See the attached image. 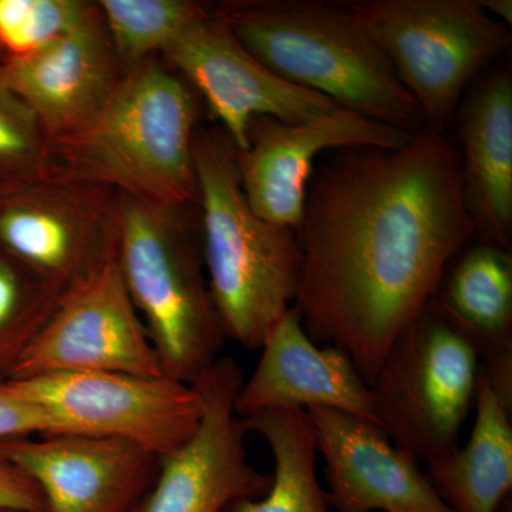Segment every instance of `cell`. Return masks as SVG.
Segmentation results:
<instances>
[{
  "mask_svg": "<svg viewBox=\"0 0 512 512\" xmlns=\"http://www.w3.org/2000/svg\"><path fill=\"white\" fill-rule=\"evenodd\" d=\"M163 53L204 97L237 150L248 147V127L255 117L298 124L339 107L328 97L293 86L271 72L210 8Z\"/></svg>",
  "mask_w": 512,
  "mask_h": 512,
  "instance_id": "cell-12",
  "label": "cell"
},
{
  "mask_svg": "<svg viewBox=\"0 0 512 512\" xmlns=\"http://www.w3.org/2000/svg\"><path fill=\"white\" fill-rule=\"evenodd\" d=\"M245 377L237 360L218 357L192 386L200 393V426L180 448L158 458L153 484L130 512H224L241 498L268 493L272 474L248 460L249 433L235 403Z\"/></svg>",
  "mask_w": 512,
  "mask_h": 512,
  "instance_id": "cell-9",
  "label": "cell"
},
{
  "mask_svg": "<svg viewBox=\"0 0 512 512\" xmlns=\"http://www.w3.org/2000/svg\"><path fill=\"white\" fill-rule=\"evenodd\" d=\"M244 421L249 433L259 434L271 448L272 484L264 497L241 498L224 512H328L316 470L318 448L305 410H264Z\"/></svg>",
  "mask_w": 512,
  "mask_h": 512,
  "instance_id": "cell-21",
  "label": "cell"
},
{
  "mask_svg": "<svg viewBox=\"0 0 512 512\" xmlns=\"http://www.w3.org/2000/svg\"><path fill=\"white\" fill-rule=\"evenodd\" d=\"M0 512H18V511L0 510Z\"/></svg>",
  "mask_w": 512,
  "mask_h": 512,
  "instance_id": "cell-30",
  "label": "cell"
},
{
  "mask_svg": "<svg viewBox=\"0 0 512 512\" xmlns=\"http://www.w3.org/2000/svg\"><path fill=\"white\" fill-rule=\"evenodd\" d=\"M97 5L76 28L32 55L10 59L0 84L28 104L50 140L92 119L121 79Z\"/></svg>",
  "mask_w": 512,
  "mask_h": 512,
  "instance_id": "cell-17",
  "label": "cell"
},
{
  "mask_svg": "<svg viewBox=\"0 0 512 512\" xmlns=\"http://www.w3.org/2000/svg\"><path fill=\"white\" fill-rule=\"evenodd\" d=\"M92 8L82 0H0V45L12 59L32 55L76 28Z\"/></svg>",
  "mask_w": 512,
  "mask_h": 512,
  "instance_id": "cell-24",
  "label": "cell"
},
{
  "mask_svg": "<svg viewBox=\"0 0 512 512\" xmlns=\"http://www.w3.org/2000/svg\"><path fill=\"white\" fill-rule=\"evenodd\" d=\"M454 120L464 195L477 234L481 242L511 251V70L501 67L470 87Z\"/></svg>",
  "mask_w": 512,
  "mask_h": 512,
  "instance_id": "cell-18",
  "label": "cell"
},
{
  "mask_svg": "<svg viewBox=\"0 0 512 512\" xmlns=\"http://www.w3.org/2000/svg\"><path fill=\"white\" fill-rule=\"evenodd\" d=\"M501 512H511L510 503H508V507H507V503H505L503 510H501Z\"/></svg>",
  "mask_w": 512,
  "mask_h": 512,
  "instance_id": "cell-29",
  "label": "cell"
},
{
  "mask_svg": "<svg viewBox=\"0 0 512 512\" xmlns=\"http://www.w3.org/2000/svg\"><path fill=\"white\" fill-rule=\"evenodd\" d=\"M53 434H63L55 417L0 377V441Z\"/></svg>",
  "mask_w": 512,
  "mask_h": 512,
  "instance_id": "cell-26",
  "label": "cell"
},
{
  "mask_svg": "<svg viewBox=\"0 0 512 512\" xmlns=\"http://www.w3.org/2000/svg\"><path fill=\"white\" fill-rule=\"evenodd\" d=\"M77 372L164 375L114 258L64 295L8 379Z\"/></svg>",
  "mask_w": 512,
  "mask_h": 512,
  "instance_id": "cell-11",
  "label": "cell"
},
{
  "mask_svg": "<svg viewBox=\"0 0 512 512\" xmlns=\"http://www.w3.org/2000/svg\"><path fill=\"white\" fill-rule=\"evenodd\" d=\"M464 446L427 461L429 480L454 512H501L512 490V399L480 377Z\"/></svg>",
  "mask_w": 512,
  "mask_h": 512,
  "instance_id": "cell-20",
  "label": "cell"
},
{
  "mask_svg": "<svg viewBox=\"0 0 512 512\" xmlns=\"http://www.w3.org/2000/svg\"><path fill=\"white\" fill-rule=\"evenodd\" d=\"M261 352L235 403L242 419L272 409H329L379 426L372 390L353 360L336 346L313 342L293 306Z\"/></svg>",
  "mask_w": 512,
  "mask_h": 512,
  "instance_id": "cell-16",
  "label": "cell"
},
{
  "mask_svg": "<svg viewBox=\"0 0 512 512\" xmlns=\"http://www.w3.org/2000/svg\"><path fill=\"white\" fill-rule=\"evenodd\" d=\"M212 10L285 82L412 134L424 127L419 106L360 25L352 2L235 0Z\"/></svg>",
  "mask_w": 512,
  "mask_h": 512,
  "instance_id": "cell-3",
  "label": "cell"
},
{
  "mask_svg": "<svg viewBox=\"0 0 512 512\" xmlns=\"http://www.w3.org/2000/svg\"><path fill=\"white\" fill-rule=\"evenodd\" d=\"M481 356L436 302L397 336L369 383L379 426L419 463L453 453L476 404Z\"/></svg>",
  "mask_w": 512,
  "mask_h": 512,
  "instance_id": "cell-7",
  "label": "cell"
},
{
  "mask_svg": "<svg viewBox=\"0 0 512 512\" xmlns=\"http://www.w3.org/2000/svg\"><path fill=\"white\" fill-rule=\"evenodd\" d=\"M0 167L25 184L56 177L49 137L25 101L0 84Z\"/></svg>",
  "mask_w": 512,
  "mask_h": 512,
  "instance_id": "cell-25",
  "label": "cell"
},
{
  "mask_svg": "<svg viewBox=\"0 0 512 512\" xmlns=\"http://www.w3.org/2000/svg\"><path fill=\"white\" fill-rule=\"evenodd\" d=\"M413 134L342 107L298 124L255 117L248 127V147H234V158L252 211L296 231L316 157L345 148H400Z\"/></svg>",
  "mask_w": 512,
  "mask_h": 512,
  "instance_id": "cell-13",
  "label": "cell"
},
{
  "mask_svg": "<svg viewBox=\"0 0 512 512\" xmlns=\"http://www.w3.org/2000/svg\"><path fill=\"white\" fill-rule=\"evenodd\" d=\"M67 292L49 284L9 254H0V377L28 349Z\"/></svg>",
  "mask_w": 512,
  "mask_h": 512,
  "instance_id": "cell-23",
  "label": "cell"
},
{
  "mask_svg": "<svg viewBox=\"0 0 512 512\" xmlns=\"http://www.w3.org/2000/svg\"><path fill=\"white\" fill-rule=\"evenodd\" d=\"M96 5L124 72L164 52L208 9L188 0H101Z\"/></svg>",
  "mask_w": 512,
  "mask_h": 512,
  "instance_id": "cell-22",
  "label": "cell"
},
{
  "mask_svg": "<svg viewBox=\"0 0 512 512\" xmlns=\"http://www.w3.org/2000/svg\"><path fill=\"white\" fill-rule=\"evenodd\" d=\"M6 380L52 414L63 434L130 441L158 458L187 443L202 417L197 389L165 375L77 372Z\"/></svg>",
  "mask_w": 512,
  "mask_h": 512,
  "instance_id": "cell-8",
  "label": "cell"
},
{
  "mask_svg": "<svg viewBox=\"0 0 512 512\" xmlns=\"http://www.w3.org/2000/svg\"><path fill=\"white\" fill-rule=\"evenodd\" d=\"M0 510L47 512L45 497L35 481L0 458Z\"/></svg>",
  "mask_w": 512,
  "mask_h": 512,
  "instance_id": "cell-27",
  "label": "cell"
},
{
  "mask_svg": "<svg viewBox=\"0 0 512 512\" xmlns=\"http://www.w3.org/2000/svg\"><path fill=\"white\" fill-rule=\"evenodd\" d=\"M352 8L424 126L436 130L447 131L478 74L511 50V29L477 0H359Z\"/></svg>",
  "mask_w": 512,
  "mask_h": 512,
  "instance_id": "cell-6",
  "label": "cell"
},
{
  "mask_svg": "<svg viewBox=\"0 0 512 512\" xmlns=\"http://www.w3.org/2000/svg\"><path fill=\"white\" fill-rule=\"evenodd\" d=\"M198 111L180 77L144 60L123 73L92 119L49 141L56 175L160 207L188 208L198 201Z\"/></svg>",
  "mask_w": 512,
  "mask_h": 512,
  "instance_id": "cell-2",
  "label": "cell"
},
{
  "mask_svg": "<svg viewBox=\"0 0 512 512\" xmlns=\"http://www.w3.org/2000/svg\"><path fill=\"white\" fill-rule=\"evenodd\" d=\"M120 192L49 177L0 205V247L69 292L116 254Z\"/></svg>",
  "mask_w": 512,
  "mask_h": 512,
  "instance_id": "cell-10",
  "label": "cell"
},
{
  "mask_svg": "<svg viewBox=\"0 0 512 512\" xmlns=\"http://www.w3.org/2000/svg\"><path fill=\"white\" fill-rule=\"evenodd\" d=\"M474 235L447 131L424 126L400 148L333 151L313 171L296 228L293 308L313 342L343 350L370 383Z\"/></svg>",
  "mask_w": 512,
  "mask_h": 512,
  "instance_id": "cell-1",
  "label": "cell"
},
{
  "mask_svg": "<svg viewBox=\"0 0 512 512\" xmlns=\"http://www.w3.org/2000/svg\"><path fill=\"white\" fill-rule=\"evenodd\" d=\"M481 6L494 19L500 20L508 28H511L512 23V2L511 0H481Z\"/></svg>",
  "mask_w": 512,
  "mask_h": 512,
  "instance_id": "cell-28",
  "label": "cell"
},
{
  "mask_svg": "<svg viewBox=\"0 0 512 512\" xmlns=\"http://www.w3.org/2000/svg\"><path fill=\"white\" fill-rule=\"evenodd\" d=\"M326 463V501L338 512H454L416 458L382 427L352 414L305 410Z\"/></svg>",
  "mask_w": 512,
  "mask_h": 512,
  "instance_id": "cell-15",
  "label": "cell"
},
{
  "mask_svg": "<svg viewBox=\"0 0 512 512\" xmlns=\"http://www.w3.org/2000/svg\"><path fill=\"white\" fill-rule=\"evenodd\" d=\"M187 211L120 194L114 259L164 375L192 386L225 336Z\"/></svg>",
  "mask_w": 512,
  "mask_h": 512,
  "instance_id": "cell-5",
  "label": "cell"
},
{
  "mask_svg": "<svg viewBox=\"0 0 512 512\" xmlns=\"http://www.w3.org/2000/svg\"><path fill=\"white\" fill-rule=\"evenodd\" d=\"M434 302L473 340L481 373L512 397L511 251L481 242L446 271Z\"/></svg>",
  "mask_w": 512,
  "mask_h": 512,
  "instance_id": "cell-19",
  "label": "cell"
},
{
  "mask_svg": "<svg viewBox=\"0 0 512 512\" xmlns=\"http://www.w3.org/2000/svg\"><path fill=\"white\" fill-rule=\"evenodd\" d=\"M194 165L202 259L222 332L245 349H261L298 293L296 231L262 220L249 207L224 130H197Z\"/></svg>",
  "mask_w": 512,
  "mask_h": 512,
  "instance_id": "cell-4",
  "label": "cell"
},
{
  "mask_svg": "<svg viewBox=\"0 0 512 512\" xmlns=\"http://www.w3.org/2000/svg\"><path fill=\"white\" fill-rule=\"evenodd\" d=\"M0 458L35 481L47 512H130L158 468L137 444L86 434L0 441Z\"/></svg>",
  "mask_w": 512,
  "mask_h": 512,
  "instance_id": "cell-14",
  "label": "cell"
}]
</instances>
